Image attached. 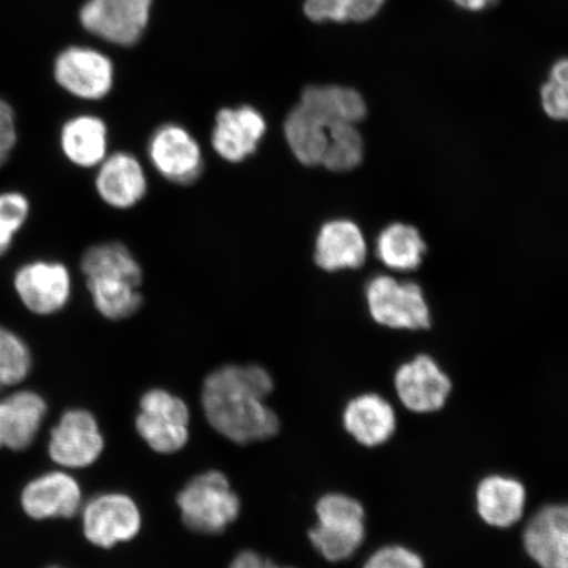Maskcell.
I'll list each match as a JSON object with an SVG mask.
<instances>
[{
	"mask_svg": "<svg viewBox=\"0 0 568 568\" xmlns=\"http://www.w3.org/2000/svg\"><path fill=\"white\" fill-rule=\"evenodd\" d=\"M273 376L258 365H226L204 381L202 406L212 428L240 445L265 442L280 432V418L266 404Z\"/></svg>",
	"mask_w": 568,
	"mask_h": 568,
	"instance_id": "obj_1",
	"label": "cell"
},
{
	"mask_svg": "<svg viewBox=\"0 0 568 568\" xmlns=\"http://www.w3.org/2000/svg\"><path fill=\"white\" fill-rule=\"evenodd\" d=\"M317 521L310 541L325 560L345 562L366 539V513L358 499L346 494H325L316 503Z\"/></svg>",
	"mask_w": 568,
	"mask_h": 568,
	"instance_id": "obj_2",
	"label": "cell"
},
{
	"mask_svg": "<svg viewBox=\"0 0 568 568\" xmlns=\"http://www.w3.org/2000/svg\"><path fill=\"white\" fill-rule=\"evenodd\" d=\"M178 507L187 528L219 535L236 521L241 503L223 473L209 471L187 483L178 495Z\"/></svg>",
	"mask_w": 568,
	"mask_h": 568,
	"instance_id": "obj_3",
	"label": "cell"
},
{
	"mask_svg": "<svg viewBox=\"0 0 568 568\" xmlns=\"http://www.w3.org/2000/svg\"><path fill=\"white\" fill-rule=\"evenodd\" d=\"M366 300L372 317L387 328L422 331L430 326V311L416 283L378 275L367 284Z\"/></svg>",
	"mask_w": 568,
	"mask_h": 568,
	"instance_id": "obj_4",
	"label": "cell"
},
{
	"mask_svg": "<svg viewBox=\"0 0 568 568\" xmlns=\"http://www.w3.org/2000/svg\"><path fill=\"white\" fill-rule=\"evenodd\" d=\"M190 410L181 397L154 388L141 397L136 428L154 452L173 454L189 442Z\"/></svg>",
	"mask_w": 568,
	"mask_h": 568,
	"instance_id": "obj_5",
	"label": "cell"
},
{
	"mask_svg": "<svg viewBox=\"0 0 568 568\" xmlns=\"http://www.w3.org/2000/svg\"><path fill=\"white\" fill-rule=\"evenodd\" d=\"M148 155L155 172L178 186H190L203 174L202 146L183 125H160L149 139Z\"/></svg>",
	"mask_w": 568,
	"mask_h": 568,
	"instance_id": "obj_6",
	"label": "cell"
},
{
	"mask_svg": "<svg viewBox=\"0 0 568 568\" xmlns=\"http://www.w3.org/2000/svg\"><path fill=\"white\" fill-rule=\"evenodd\" d=\"M394 387L404 407L414 414L428 415L446 406L453 383L435 358L420 354L397 368Z\"/></svg>",
	"mask_w": 568,
	"mask_h": 568,
	"instance_id": "obj_7",
	"label": "cell"
},
{
	"mask_svg": "<svg viewBox=\"0 0 568 568\" xmlns=\"http://www.w3.org/2000/svg\"><path fill=\"white\" fill-rule=\"evenodd\" d=\"M152 0H89L80 19L87 30L112 44H136L148 26Z\"/></svg>",
	"mask_w": 568,
	"mask_h": 568,
	"instance_id": "obj_8",
	"label": "cell"
},
{
	"mask_svg": "<svg viewBox=\"0 0 568 568\" xmlns=\"http://www.w3.org/2000/svg\"><path fill=\"white\" fill-rule=\"evenodd\" d=\"M13 286L26 308L39 316L59 314L73 293L69 268L55 261H33L21 266Z\"/></svg>",
	"mask_w": 568,
	"mask_h": 568,
	"instance_id": "obj_9",
	"label": "cell"
},
{
	"mask_svg": "<svg viewBox=\"0 0 568 568\" xmlns=\"http://www.w3.org/2000/svg\"><path fill=\"white\" fill-rule=\"evenodd\" d=\"M84 536L92 545L110 549L139 535L138 504L124 494H103L91 499L82 514Z\"/></svg>",
	"mask_w": 568,
	"mask_h": 568,
	"instance_id": "obj_10",
	"label": "cell"
},
{
	"mask_svg": "<svg viewBox=\"0 0 568 568\" xmlns=\"http://www.w3.org/2000/svg\"><path fill=\"white\" fill-rule=\"evenodd\" d=\"M104 439L97 418L84 409H70L51 432L49 456L57 465L84 468L102 456Z\"/></svg>",
	"mask_w": 568,
	"mask_h": 568,
	"instance_id": "obj_11",
	"label": "cell"
},
{
	"mask_svg": "<svg viewBox=\"0 0 568 568\" xmlns=\"http://www.w3.org/2000/svg\"><path fill=\"white\" fill-rule=\"evenodd\" d=\"M266 131V120L254 106H225L216 113L211 144L220 159L241 163L258 151Z\"/></svg>",
	"mask_w": 568,
	"mask_h": 568,
	"instance_id": "obj_12",
	"label": "cell"
},
{
	"mask_svg": "<svg viewBox=\"0 0 568 568\" xmlns=\"http://www.w3.org/2000/svg\"><path fill=\"white\" fill-rule=\"evenodd\" d=\"M57 83L83 101H99L113 87V65L109 57L90 48L71 47L57 57Z\"/></svg>",
	"mask_w": 568,
	"mask_h": 568,
	"instance_id": "obj_13",
	"label": "cell"
},
{
	"mask_svg": "<svg viewBox=\"0 0 568 568\" xmlns=\"http://www.w3.org/2000/svg\"><path fill=\"white\" fill-rule=\"evenodd\" d=\"M524 549L539 568H568V509L548 504L529 518L523 532Z\"/></svg>",
	"mask_w": 568,
	"mask_h": 568,
	"instance_id": "obj_14",
	"label": "cell"
},
{
	"mask_svg": "<svg viewBox=\"0 0 568 568\" xmlns=\"http://www.w3.org/2000/svg\"><path fill=\"white\" fill-rule=\"evenodd\" d=\"M144 166L130 152L109 153L97 168L95 190L102 202L115 210H131L148 194Z\"/></svg>",
	"mask_w": 568,
	"mask_h": 568,
	"instance_id": "obj_15",
	"label": "cell"
},
{
	"mask_svg": "<svg viewBox=\"0 0 568 568\" xmlns=\"http://www.w3.org/2000/svg\"><path fill=\"white\" fill-rule=\"evenodd\" d=\"M81 504L80 485L63 471L41 475L28 483L21 494V506L34 520L73 517L80 510Z\"/></svg>",
	"mask_w": 568,
	"mask_h": 568,
	"instance_id": "obj_16",
	"label": "cell"
},
{
	"mask_svg": "<svg viewBox=\"0 0 568 568\" xmlns=\"http://www.w3.org/2000/svg\"><path fill=\"white\" fill-rule=\"evenodd\" d=\"M344 429L355 443L373 449L385 445L396 433V412L385 397L375 393L354 396L343 410Z\"/></svg>",
	"mask_w": 568,
	"mask_h": 568,
	"instance_id": "obj_17",
	"label": "cell"
},
{
	"mask_svg": "<svg viewBox=\"0 0 568 568\" xmlns=\"http://www.w3.org/2000/svg\"><path fill=\"white\" fill-rule=\"evenodd\" d=\"M527 499L523 481L507 475H487L475 489V507L479 517L496 529L515 527L524 517Z\"/></svg>",
	"mask_w": 568,
	"mask_h": 568,
	"instance_id": "obj_18",
	"label": "cell"
},
{
	"mask_svg": "<svg viewBox=\"0 0 568 568\" xmlns=\"http://www.w3.org/2000/svg\"><path fill=\"white\" fill-rule=\"evenodd\" d=\"M47 403L32 390H18L0 400V449L30 447L47 415Z\"/></svg>",
	"mask_w": 568,
	"mask_h": 568,
	"instance_id": "obj_19",
	"label": "cell"
},
{
	"mask_svg": "<svg viewBox=\"0 0 568 568\" xmlns=\"http://www.w3.org/2000/svg\"><path fill=\"white\" fill-rule=\"evenodd\" d=\"M366 240L359 226L351 220H332L318 232L315 262L325 272L358 268L365 264Z\"/></svg>",
	"mask_w": 568,
	"mask_h": 568,
	"instance_id": "obj_20",
	"label": "cell"
},
{
	"mask_svg": "<svg viewBox=\"0 0 568 568\" xmlns=\"http://www.w3.org/2000/svg\"><path fill=\"white\" fill-rule=\"evenodd\" d=\"M60 145L65 159L81 169H94L109 155V126L95 115H78L61 128Z\"/></svg>",
	"mask_w": 568,
	"mask_h": 568,
	"instance_id": "obj_21",
	"label": "cell"
},
{
	"mask_svg": "<svg viewBox=\"0 0 568 568\" xmlns=\"http://www.w3.org/2000/svg\"><path fill=\"white\" fill-rule=\"evenodd\" d=\"M328 123L301 102L288 112L283 131L290 151L304 166H322L326 144H328Z\"/></svg>",
	"mask_w": 568,
	"mask_h": 568,
	"instance_id": "obj_22",
	"label": "cell"
},
{
	"mask_svg": "<svg viewBox=\"0 0 568 568\" xmlns=\"http://www.w3.org/2000/svg\"><path fill=\"white\" fill-rule=\"evenodd\" d=\"M301 103L328 124H357L367 115L366 102L359 92L337 84L305 88Z\"/></svg>",
	"mask_w": 568,
	"mask_h": 568,
	"instance_id": "obj_23",
	"label": "cell"
},
{
	"mask_svg": "<svg viewBox=\"0 0 568 568\" xmlns=\"http://www.w3.org/2000/svg\"><path fill=\"white\" fill-rule=\"evenodd\" d=\"M87 286L95 310L111 322L136 315L144 303L141 284L122 276L106 275L87 278Z\"/></svg>",
	"mask_w": 568,
	"mask_h": 568,
	"instance_id": "obj_24",
	"label": "cell"
},
{
	"mask_svg": "<svg viewBox=\"0 0 568 568\" xmlns=\"http://www.w3.org/2000/svg\"><path fill=\"white\" fill-rule=\"evenodd\" d=\"M426 245L415 226L395 223L387 226L376 241V253L387 267L412 272L422 265Z\"/></svg>",
	"mask_w": 568,
	"mask_h": 568,
	"instance_id": "obj_25",
	"label": "cell"
},
{
	"mask_svg": "<svg viewBox=\"0 0 568 568\" xmlns=\"http://www.w3.org/2000/svg\"><path fill=\"white\" fill-rule=\"evenodd\" d=\"M80 266L84 278L118 275L139 284H142V280H144L140 262L134 257L130 247L119 241L90 246L82 254Z\"/></svg>",
	"mask_w": 568,
	"mask_h": 568,
	"instance_id": "obj_26",
	"label": "cell"
},
{
	"mask_svg": "<svg viewBox=\"0 0 568 568\" xmlns=\"http://www.w3.org/2000/svg\"><path fill=\"white\" fill-rule=\"evenodd\" d=\"M364 159V140L355 124L332 123L328 125V144H326L322 166L331 172H349Z\"/></svg>",
	"mask_w": 568,
	"mask_h": 568,
	"instance_id": "obj_27",
	"label": "cell"
},
{
	"mask_svg": "<svg viewBox=\"0 0 568 568\" xmlns=\"http://www.w3.org/2000/svg\"><path fill=\"white\" fill-rule=\"evenodd\" d=\"M32 368L30 347L17 333L0 325V383L4 387L23 382Z\"/></svg>",
	"mask_w": 568,
	"mask_h": 568,
	"instance_id": "obj_28",
	"label": "cell"
},
{
	"mask_svg": "<svg viewBox=\"0 0 568 568\" xmlns=\"http://www.w3.org/2000/svg\"><path fill=\"white\" fill-rule=\"evenodd\" d=\"M30 202L23 194H0V257L10 251L13 237L30 216Z\"/></svg>",
	"mask_w": 568,
	"mask_h": 568,
	"instance_id": "obj_29",
	"label": "cell"
},
{
	"mask_svg": "<svg viewBox=\"0 0 568 568\" xmlns=\"http://www.w3.org/2000/svg\"><path fill=\"white\" fill-rule=\"evenodd\" d=\"M541 101L546 115L554 120H566L568 115V62L554 63L549 81L541 90Z\"/></svg>",
	"mask_w": 568,
	"mask_h": 568,
	"instance_id": "obj_30",
	"label": "cell"
},
{
	"mask_svg": "<svg viewBox=\"0 0 568 568\" xmlns=\"http://www.w3.org/2000/svg\"><path fill=\"white\" fill-rule=\"evenodd\" d=\"M362 568H425V562L407 546L387 545L374 551Z\"/></svg>",
	"mask_w": 568,
	"mask_h": 568,
	"instance_id": "obj_31",
	"label": "cell"
},
{
	"mask_svg": "<svg viewBox=\"0 0 568 568\" xmlns=\"http://www.w3.org/2000/svg\"><path fill=\"white\" fill-rule=\"evenodd\" d=\"M304 13L315 23H347L349 21V0H305Z\"/></svg>",
	"mask_w": 568,
	"mask_h": 568,
	"instance_id": "obj_32",
	"label": "cell"
},
{
	"mask_svg": "<svg viewBox=\"0 0 568 568\" xmlns=\"http://www.w3.org/2000/svg\"><path fill=\"white\" fill-rule=\"evenodd\" d=\"M17 141L16 113L9 103L0 99V168L9 162Z\"/></svg>",
	"mask_w": 568,
	"mask_h": 568,
	"instance_id": "obj_33",
	"label": "cell"
},
{
	"mask_svg": "<svg viewBox=\"0 0 568 568\" xmlns=\"http://www.w3.org/2000/svg\"><path fill=\"white\" fill-rule=\"evenodd\" d=\"M386 0H349V21L364 23L378 16Z\"/></svg>",
	"mask_w": 568,
	"mask_h": 568,
	"instance_id": "obj_34",
	"label": "cell"
},
{
	"mask_svg": "<svg viewBox=\"0 0 568 568\" xmlns=\"http://www.w3.org/2000/svg\"><path fill=\"white\" fill-rule=\"evenodd\" d=\"M230 568H293V567H281L272 562V560L260 556L254 551L240 552Z\"/></svg>",
	"mask_w": 568,
	"mask_h": 568,
	"instance_id": "obj_35",
	"label": "cell"
},
{
	"mask_svg": "<svg viewBox=\"0 0 568 568\" xmlns=\"http://www.w3.org/2000/svg\"><path fill=\"white\" fill-rule=\"evenodd\" d=\"M453 2L460 7V9L478 12L495 6L497 0H453Z\"/></svg>",
	"mask_w": 568,
	"mask_h": 568,
	"instance_id": "obj_36",
	"label": "cell"
},
{
	"mask_svg": "<svg viewBox=\"0 0 568 568\" xmlns=\"http://www.w3.org/2000/svg\"><path fill=\"white\" fill-rule=\"evenodd\" d=\"M2 388H4V386L2 385V383H0V390H2Z\"/></svg>",
	"mask_w": 568,
	"mask_h": 568,
	"instance_id": "obj_37",
	"label": "cell"
}]
</instances>
